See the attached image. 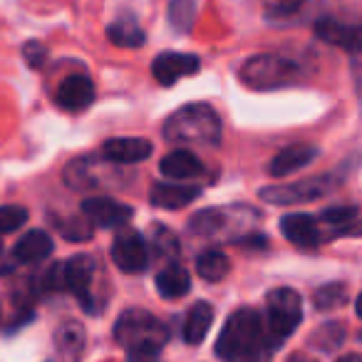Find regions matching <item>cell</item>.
Here are the masks:
<instances>
[{
  "instance_id": "1",
  "label": "cell",
  "mask_w": 362,
  "mask_h": 362,
  "mask_svg": "<svg viewBox=\"0 0 362 362\" xmlns=\"http://www.w3.org/2000/svg\"><path fill=\"white\" fill-rule=\"evenodd\" d=\"M266 332L261 315L251 308L236 310L216 340V355L226 362H263Z\"/></svg>"
},
{
  "instance_id": "2",
  "label": "cell",
  "mask_w": 362,
  "mask_h": 362,
  "mask_svg": "<svg viewBox=\"0 0 362 362\" xmlns=\"http://www.w3.org/2000/svg\"><path fill=\"white\" fill-rule=\"evenodd\" d=\"M164 136L181 146H216L221 141V119L204 102L184 105L166 117Z\"/></svg>"
},
{
  "instance_id": "3",
  "label": "cell",
  "mask_w": 362,
  "mask_h": 362,
  "mask_svg": "<svg viewBox=\"0 0 362 362\" xmlns=\"http://www.w3.org/2000/svg\"><path fill=\"white\" fill-rule=\"evenodd\" d=\"M241 82L251 90H278V87H288L303 77V67L296 60L286 55H276V52H266V55H253L241 65L238 72Z\"/></svg>"
},
{
  "instance_id": "4",
  "label": "cell",
  "mask_w": 362,
  "mask_h": 362,
  "mask_svg": "<svg viewBox=\"0 0 362 362\" xmlns=\"http://www.w3.org/2000/svg\"><path fill=\"white\" fill-rule=\"evenodd\" d=\"M303 320V300L291 288H276L266 296V342L278 347Z\"/></svg>"
},
{
  "instance_id": "5",
  "label": "cell",
  "mask_w": 362,
  "mask_h": 362,
  "mask_svg": "<svg viewBox=\"0 0 362 362\" xmlns=\"http://www.w3.org/2000/svg\"><path fill=\"white\" fill-rule=\"evenodd\" d=\"M166 325L154 317L151 313L141 310V308H129L124 310L115 322V340L119 342L124 350L134 345H141V342H159V345H166Z\"/></svg>"
},
{
  "instance_id": "6",
  "label": "cell",
  "mask_w": 362,
  "mask_h": 362,
  "mask_svg": "<svg viewBox=\"0 0 362 362\" xmlns=\"http://www.w3.org/2000/svg\"><path fill=\"white\" fill-rule=\"evenodd\" d=\"M332 189L330 176H313L305 181L286 184V187H266L261 189V199L273 206H286V204H300V202H315L325 197Z\"/></svg>"
},
{
  "instance_id": "7",
  "label": "cell",
  "mask_w": 362,
  "mask_h": 362,
  "mask_svg": "<svg viewBox=\"0 0 362 362\" xmlns=\"http://www.w3.org/2000/svg\"><path fill=\"white\" fill-rule=\"evenodd\" d=\"M112 261L122 273H141L149 261L146 241L134 228H124L112 241Z\"/></svg>"
},
{
  "instance_id": "8",
  "label": "cell",
  "mask_w": 362,
  "mask_h": 362,
  "mask_svg": "<svg viewBox=\"0 0 362 362\" xmlns=\"http://www.w3.org/2000/svg\"><path fill=\"white\" fill-rule=\"evenodd\" d=\"M62 276H65V291H70L85 310H92V276H95V261L85 253L72 256L62 263Z\"/></svg>"
},
{
  "instance_id": "9",
  "label": "cell",
  "mask_w": 362,
  "mask_h": 362,
  "mask_svg": "<svg viewBox=\"0 0 362 362\" xmlns=\"http://www.w3.org/2000/svg\"><path fill=\"white\" fill-rule=\"evenodd\" d=\"M202 62L197 55H189V52H161L151 62V75L159 85L171 87L174 82H179L181 77L197 75Z\"/></svg>"
},
{
  "instance_id": "10",
  "label": "cell",
  "mask_w": 362,
  "mask_h": 362,
  "mask_svg": "<svg viewBox=\"0 0 362 362\" xmlns=\"http://www.w3.org/2000/svg\"><path fill=\"white\" fill-rule=\"evenodd\" d=\"M82 214H85V218L92 223V226L117 228V226H122V223L129 221L134 211H132V206L115 202V199L95 197V199L82 202Z\"/></svg>"
},
{
  "instance_id": "11",
  "label": "cell",
  "mask_w": 362,
  "mask_h": 362,
  "mask_svg": "<svg viewBox=\"0 0 362 362\" xmlns=\"http://www.w3.org/2000/svg\"><path fill=\"white\" fill-rule=\"evenodd\" d=\"M55 102L67 112H82L95 102V85L87 75H70L57 87Z\"/></svg>"
},
{
  "instance_id": "12",
  "label": "cell",
  "mask_w": 362,
  "mask_h": 362,
  "mask_svg": "<svg viewBox=\"0 0 362 362\" xmlns=\"http://www.w3.org/2000/svg\"><path fill=\"white\" fill-rule=\"evenodd\" d=\"M315 35L320 40L330 42L335 47L350 52H360L362 50V28L360 25H350V23H340L335 18H320L315 23Z\"/></svg>"
},
{
  "instance_id": "13",
  "label": "cell",
  "mask_w": 362,
  "mask_h": 362,
  "mask_svg": "<svg viewBox=\"0 0 362 362\" xmlns=\"http://www.w3.org/2000/svg\"><path fill=\"white\" fill-rule=\"evenodd\" d=\"M55 352L60 362H80L85 352V327L75 320L62 322L55 330Z\"/></svg>"
},
{
  "instance_id": "14",
  "label": "cell",
  "mask_w": 362,
  "mask_h": 362,
  "mask_svg": "<svg viewBox=\"0 0 362 362\" xmlns=\"http://www.w3.org/2000/svg\"><path fill=\"white\" fill-rule=\"evenodd\" d=\"M202 197V187H187V184H154L151 189V204L156 209H184Z\"/></svg>"
},
{
  "instance_id": "15",
  "label": "cell",
  "mask_w": 362,
  "mask_h": 362,
  "mask_svg": "<svg viewBox=\"0 0 362 362\" xmlns=\"http://www.w3.org/2000/svg\"><path fill=\"white\" fill-rule=\"evenodd\" d=\"M105 156L115 164H136L144 161L151 154V144L146 139H134V136H119V139L105 141Z\"/></svg>"
},
{
  "instance_id": "16",
  "label": "cell",
  "mask_w": 362,
  "mask_h": 362,
  "mask_svg": "<svg viewBox=\"0 0 362 362\" xmlns=\"http://www.w3.org/2000/svg\"><path fill=\"white\" fill-rule=\"evenodd\" d=\"M281 233L291 243L303 248H310L320 241V233H317V223L308 214H288L281 218Z\"/></svg>"
},
{
  "instance_id": "17",
  "label": "cell",
  "mask_w": 362,
  "mask_h": 362,
  "mask_svg": "<svg viewBox=\"0 0 362 362\" xmlns=\"http://www.w3.org/2000/svg\"><path fill=\"white\" fill-rule=\"evenodd\" d=\"M315 156H317L315 146H305V144L286 146V149L273 156L268 171H271V176H288V174H293V171L308 166Z\"/></svg>"
},
{
  "instance_id": "18",
  "label": "cell",
  "mask_w": 362,
  "mask_h": 362,
  "mask_svg": "<svg viewBox=\"0 0 362 362\" xmlns=\"http://www.w3.org/2000/svg\"><path fill=\"white\" fill-rule=\"evenodd\" d=\"M159 169L166 179H176V181L194 179V176L204 174L202 161H199L197 154H192L189 149H176V151H171V154H166L164 159H161Z\"/></svg>"
},
{
  "instance_id": "19",
  "label": "cell",
  "mask_w": 362,
  "mask_h": 362,
  "mask_svg": "<svg viewBox=\"0 0 362 362\" xmlns=\"http://www.w3.org/2000/svg\"><path fill=\"white\" fill-rule=\"evenodd\" d=\"M52 253V238L45 231H28L13 248V256L21 263H40Z\"/></svg>"
},
{
  "instance_id": "20",
  "label": "cell",
  "mask_w": 362,
  "mask_h": 362,
  "mask_svg": "<svg viewBox=\"0 0 362 362\" xmlns=\"http://www.w3.org/2000/svg\"><path fill=\"white\" fill-rule=\"evenodd\" d=\"M107 37H110L112 45L117 47H141L146 40L144 30H141V25L136 23L134 16H122L117 18L115 23H112L110 28H107Z\"/></svg>"
},
{
  "instance_id": "21",
  "label": "cell",
  "mask_w": 362,
  "mask_h": 362,
  "mask_svg": "<svg viewBox=\"0 0 362 362\" xmlns=\"http://www.w3.org/2000/svg\"><path fill=\"white\" fill-rule=\"evenodd\" d=\"M211 322H214L211 303L199 300L197 305H192V310L187 313V320H184V340H187L189 345H199V342L206 337Z\"/></svg>"
},
{
  "instance_id": "22",
  "label": "cell",
  "mask_w": 362,
  "mask_h": 362,
  "mask_svg": "<svg viewBox=\"0 0 362 362\" xmlns=\"http://www.w3.org/2000/svg\"><path fill=\"white\" fill-rule=\"evenodd\" d=\"M192 288V278L181 266H169L156 276V291L166 300H176V298H184Z\"/></svg>"
},
{
  "instance_id": "23",
  "label": "cell",
  "mask_w": 362,
  "mask_h": 362,
  "mask_svg": "<svg viewBox=\"0 0 362 362\" xmlns=\"http://www.w3.org/2000/svg\"><path fill=\"white\" fill-rule=\"evenodd\" d=\"M197 271H199V276H202L204 281L216 283L228 273V258L223 256V253H218V251H206V253H202V256L197 258Z\"/></svg>"
},
{
  "instance_id": "24",
  "label": "cell",
  "mask_w": 362,
  "mask_h": 362,
  "mask_svg": "<svg viewBox=\"0 0 362 362\" xmlns=\"http://www.w3.org/2000/svg\"><path fill=\"white\" fill-rule=\"evenodd\" d=\"M197 18V0H171L169 3V23L176 33L192 30Z\"/></svg>"
},
{
  "instance_id": "25",
  "label": "cell",
  "mask_w": 362,
  "mask_h": 362,
  "mask_svg": "<svg viewBox=\"0 0 362 362\" xmlns=\"http://www.w3.org/2000/svg\"><path fill=\"white\" fill-rule=\"evenodd\" d=\"M347 300V288L342 283H327L320 286L313 293V303H315L317 310H332V308L345 305Z\"/></svg>"
},
{
  "instance_id": "26",
  "label": "cell",
  "mask_w": 362,
  "mask_h": 362,
  "mask_svg": "<svg viewBox=\"0 0 362 362\" xmlns=\"http://www.w3.org/2000/svg\"><path fill=\"white\" fill-rule=\"evenodd\" d=\"M342 340H345V327L340 322H325L310 337L313 347L317 350H335L337 345H342Z\"/></svg>"
},
{
  "instance_id": "27",
  "label": "cell",
  "mask_w": 362,
  "mask_h": 362,
  "mask_svg": "<svg viewBox=\"0 0 362 362\" xmlns=\"http://www.w3.org/2000/svg\"><path fill=\"white\" fill-rule=\"evenodd\" d=\"M192 233L197 236H211L218 228L223 226V211L221 209H206V211H199L197 216L192 218Z\"/></svg>"
},
{
  "instance_id": "28",
  "label": "cell",
  "mask_w": 362,
  "mask_h": 362,
  "mask_svg": "<svg viewBox=\"0 0 362 362\" xmlns=\"http://www.w3.org/2000/svg\"><path fill=\"white\" fill-rule=\"evenodd\" d=\"M28 216H30L28 209L18 206V204H6V206H0V236H6V233H13L21 226H25Z\"/></svg>"
},
{
  "instance_id": "29",
  "label": "cell",
  "mask_w": 362,
  "mask_h": 362,
  "mask_svg": "<svg viewBox=\"0 0 362 362\" xmlns=\"http://www.w3.org/2000/svg\"><path fill=\"white\" fill-rule=\"evenodd\" d=\"M303 8V0H263V13L268 18H291Z\"/></svg>"
},
{
  "instance_id": "30",
  "label": "cell",
  "mask_w": 362,
  "mask_h": 362,
  "mask_svg": "<svg viewBox=\"0 0 362 362\" xmlns=\"http://www.w3.org/2000/svg\"><path fill=\"white\" fill-rule=\"evenodd\" d=\"M159 342H141V345H134L127 350V362H159L161 355Z\"/></svg>"
},
{
  "instance_id": "31",
  "label": "cell",
  "mask_w": 362,
  "mask_h": 362,
  "mask_svg": "<svg viewBox=\"0 0 362 362\" xmlns=\"http://www.w3.org/2000/svg\"><path fill=\"white\" fill-rule=\"evenodd\" d=\"M357 216V209L355 206H335V209H327V211L320 214L322 221L332 223V226H345L347 221Z\"/></svg>"
},
{
  "instance_id": "32",
  "label": "cell",
  "mask_w": 362,
  "mask_h": 362,
  "mask_svg": "<svg viewBox=\"0 0 362 362\" xmlns=\"http://www.w3.org/2000/svg\"><path fill=\"white\" fill-rule=\"evenodd\" d=\"M23 57H25V62L30 67H42V62L47 60V47L40 45V42H28L25 47H23Z\"/></svg>"
},
{
  "instance_id": "33",
  "label": "cell",
  "mask_w": 362,
  "mask_h": 362,
  "mask_svg": "<svg viewBox=\"0 0 362 362\" xmlns=\"http://www.w3.org/2000/svg\"><path fill=\"white\" fill-rule=\"evenodd\" d=\"M337 362H362V357L357 355V352H350V355H342Z\"/></svg>"
},
{
  "instance_id": "34",
  "label": "cell",
  "mask_w": 362,
  "mask_h": 362,
  "mask_svg": "<svg viewBox=\"0 0 362 362\" xmlns=\"http://www.w3.org/2000/svg\"><path fill=\"white\" fill-rule=\"evenodd\" d=\"M288 362H315V360H310V357H305V355H291Z\"/></svg>"
},
{
  "instance_id": "35",
  "label": "cell",
  "mask_w": 362,
  "mask_h": 362,
  "mask_svg": "<svg viewBox=\"0 0 362 362\" xmlns=\"http://www.w3.org/2000/svg\"><path fill=\"white\" fill-rule=\"evenodd\" d=\"M355 310H357V315L362 317V293H360V298H357V303H355Z\"/></svg>"
},
{
  "instance_id": "36",
  "label": "cell",
  "mask_w": 362,
  "mask_h": 362,
  "mask_svg": "<svg viewBox=\"0 0 362 362\" xmlns=\"http://www.w3.org/2000/svg\"><path fill=\"white\" fill-rule=\"evenodd\" d=\"M0 251H3V248H0Z\"/></svg>"
}]
</instances>
